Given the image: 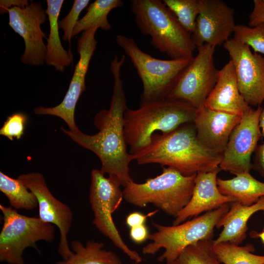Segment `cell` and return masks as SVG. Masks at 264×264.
<instances>
[{"label": "cell", "mask_w": 264, "mask_h": 264, "mask_svg": "<svg viewBox=\"0 0 264 264\" xmlns=\"http://www.w3.org/2000/svg\"><path fill=\"white\" fill-rule=\"evenodd\" d=\"M89 1V0H75L69 12L59 21V27L64 31L63 40L68 42L70 50L73 32L79 21V15L88 6Z\"/></svg>", "instance_id": "obj_30"}, {"label": "cell", "mask_w": 264, "mask_h": 264, "mask_svg": "<svg viewBox=\"0 0 264 264\" xmlns=\"http://www.w3.org/2000/svg\"><path fill=\"white\" fill-rule=\"evenodd\" d=\"M70 244L73 253L56 264H122L116 254L104 249L103 242L88 241L84 246L79 241L74 240Z\"/></svg>", "instance_id": "obj_23"}, {"label": "cell", "mask_w": 264, "mask_h": 264, "mask_svg": "<svg viewBox=\"0 0 264 264\" xmlns=\"http://www.w3.org/2000/svg\"><path fill=\"white\" fill-rule=\"evenodd\" d=\"M64 0H47L46 12L49 22V34L47 38L46 53L45 63L49 66L63 72L65 68L73 61L71 50H66L63 47L59 36V17Z\"/></svg>", "instance_id": "obj_21"}, {"label": "cell", "mask_w": 264, "mask_h": 264, "mask_svg": "<svg viewBox=\"0 0 264 264\" xmlns=\"http://www.w3.org/2000/svg\"><path fill=\"white\" fill-rule=\"evenodd\" d=\"M197 110L181 100L165 99L128 108L124 114V134L129 153L134 154L149 144L156 132L167 133L193 122Z\"/></svg>", "instance_id": "obj_3"}, {"label": "cell", "mask_w": 264, "mask_h": 264, "mask_svg": "<svg viewBox=\"0 0 264 264\" xmlns=\"http://www.w3.org/2000/svg\"><path fill=\"white\" fill-rule=\"evenodd\" d=\"M259 126L262 132V136L264 137V107L263 108L260 115Z\"/></svg>", "instance_id": "obj_38"}, {"label": "cell", "mask_w": 264, "mask_h": 264, "mask_svg": "<svg viewBox=\"0 0 264 264\" xmlns=\"http://www.w3.org/2000/svg\"><path fill=\"white\" fill-rule=\"evenodd\" d=\"M262 211L264 214V196L256 203L244 205L238 201L231 202L228 212L220 219L216 227L223 228L218 237L213 241L214 244L229 242L239 245L246 237L247 222L256 212Z\"/></svg>", "instance_id": "obj_20"}, {"label": "cell", "mask_w": 264, "mask_h": 264, "mask_svg": "<svg viewBox=\"0 0 264 264\" xmlns=\"http://www.w3.org/2000/svg\"><path fill=\"white\" fill-rule=\"evenodd\" d=\"M220 170L218 167L211 171L197 174L192 197L187 205L175 218L173 225L180 224L203 212L237 201L235 198L224 195L219 191L217 175Z\"/></svg>", "instance_id": "obj_18"}, {"label": "cell", "mask_w": 264, "mask_h": 264, "mask_svg": "<svg viewBox=\"0 0 264 264\" xmlns=\"http://www.w3.org/2000/svg\"><path fill=\"white\" fill-rule=\"evenodd\" d=\"M27 117L22 112H16L7 117L0 129V134L12 141L20 139L24 133Z\"/></svg>", "instance_id": "obj_31"}, {"label": "cell", "mask_w": 264, "mask_h": 264, "mask_svg": "<svg viewBox=\"0 0 264 264\" xmlns=\"http://www.w3.org/2000/svg\"><path fill=\"white\" fill-rule=\"evenodd\" d=\"M232 61L240 92L250 107L264 101V56L233 38L223 44Z\"/></svg>", "instance_id": "obj_14"}, {"label": "cell", "mask_w": 264, "mask_h": 264, "mask_svg": "<svg viewBox=\"0 0 264 264\" xmlns=\"http://www.w3.org/2000/svg\"><path fill=\"white\" fill-rule=\"evenodd\" d=\"M234 10L221 0H199V12L191 35L197 48L204 44L215 47L224 44L234 33Z\"/></svg>", "instance_id": "obj_16"}, {"label": "cell", "mask_w": 264, "mask_h": 264, "mask_svg": "<svg viewBox=\"0 0 264 264\" xmlns=\"http://www.w3.org/2000/svg\"><path fill=\"white\" fill-rule=\"evenodd\" d=\"M97 27H92L82 32L77 42L79 59L75 66L68 90L62 102L54 107L36 108V114L50 115L62 119L67 125L69 131L77 133L80 131L75 122L74 113L77 102L85 90V79L91 59L96 49L97 41L95 35Z\"/></svg>", "instance_id": "obj_12"}, {"label": "cell", "mask_w": 264, "mask_h": 264, "mask_svg": "<svg viewBox=\"0 0 264 264\" xmlns=\"http://www.w3.org/2000/svg\"><path fill=\"white\" fill-rule=\"evenodd\" d=\"M214 46L204 44L183 71L166 99L186 102L197 110L205 102L215 87L219 70L214 62Z\"/></svg>", "instance_id": "obj_10"}, {"label": "cell", "mask_w": 264, "mask_h": 264, "mask_svg": "<svg viewBox=\"0 0 264 264\" xmlns=\"http://www.w3.org/2000/svg\"><path fill=\"white\" fill-rule=\"evenodd\" d=\"M263 108L250 107L242 116L232 131L222 154L219 167L221 170L237 176L250 172L252 169L251 156L262 136L259 117Z\"/></svg>", "instance_id": "obj_11"}, {"label": "cell", "mask_w": 264, "mask_h": 264, "mask_svg": "<svg viewBox=\"0 0 264 264\" xmlns=\"http://www.w3.org/2000/svg\"><path fill=\"white\" fill-rule=\"evenodd\" d=\"M162 2L182 26L192 35L199 12V0H162Z\"/></svg>", "instance_id": "obj_28"}, {"label": "cell", "mask_w": 264, "mask_h": 264, "mask_svg": "<svg viewBox=\"0 0 264 264\" xmlns=\"http://www.w3.org/2000/svg\"><path fill=\"white\" fill-rule=\"evenodd\" d=\"M9 26L23 39L24 51L21 57L24 64L38 66L44 65L47 39L41 25L46 20V10L39 2H30L25 7L14 6L7 10Z\"/></svg>", "instance_id": "obj_13"}, {"label": "cell", "mask_w": 264, "mask_h": 264, "mask_svg": "<svg viewBox=\"0 0 264 264\" xmlns=\"http://www.w3.org/2000/svg\"><path fill=\"white\" fill-rule=\"evenodd\" d=\"M121 0H96L87 8L86 14L77 22L74 29L72 37L88 29L96 27L104 30L112 27L108 16L114 8L123 6Z\"/></svg>", "instance_id": "obj_24"}, {"label": "cell", "mask_w": 264, "mask_h": 264, "mask_svg": "<svg viewBox=\"0 0 264 264\" xmlns=\"http://www.w3.org/2000/svg\"><path fill=\"white\" fill-rule=\"evenodd\" d=\"M116 41L130 58L142 83L140 104L166 99L194 57L158 59L143 51L132 38L118 35Z\"/></svg>", "instance_id": "obj_6"}, {"label": "cell", "mask_w": 264, "mask_h": 264, "mask_svg": "<svg viewBox=\"0 0 264 264\" xmlns=\"http://www.w3.org/2000/svg\"><path fill=\"white\" fill-rule=\"evenodd\" d=\"M156 211L145 215L139 212H134L129 214L126 218V223L130 228L145 224L147 219L155 214Z\"/></svg>", "instance_id": "obj_35"}, {"label": "cell", "mask_w": 264, "mask_h": 264, "mask_svg": "<svg viewBox=\"0 0 264 264\" xmlns=\"http://www.w3.org/2000/svg\"><path fill=\"white\" fill-rule=\"evenodd\" d=\"M0 191L15 209L32 210L38 202L34 194L19 178H13L0 172Z\"/></svg>", "instance_id": "obj_25"}, {"label": "cell", "mask_w": 264, "mask_h": 264, "mask_svg": "<svg viewBox=\"0 0 264 264\" xmlns=\"http://www.w3.org/2000/svg\"><path fill=\"white\" fill-rule=\"evenodd\" d=\"M253 8L249 16L248 25L254 27L264 22V4L261 0H253Z\"/></svg>", "instance_id": "obj_32"}, {"label": "cell", "mask_w": 264, "mask_h": 264, "mask_svg": "<svg viewBox=\"0 0 264 264\" xmlns=\"http://www.w3.org/2000/svg\"><path fill=\"white\" fill-rule=\"evenodd\" d=\"M213 249L223 264H264V255L253 254L255 248L252 244L239 246L229 242L213 243Z\"/></svg>", "instance_id": "obj_26"}, {"label": "cell", "mask_w": 264, "mask_h": 264, "mask_svg": "<svg viewBox=\"0 0 264 264\" xmlns=\"http://www.w3.org/2000/svg\"><path fill=\"white\" fill-rule=\"evenodd\" d=\"M122 186L115 177H106L97 169L92 170L89 200L94 214L92 223L113 244L134 263L138 264L142 257L131 249L121 237L112 218L123 198Z\"/></svg>", "instance_id": "obj_9"}, {"label": "cell", "mask_w": 264, "mask_h": 264, "mask_svg": "<svg viewBox=\"0 0 264 264\" xmlns=\"http://www.w3.org/2000/svg\"><path fill=\"white\" fill-rule=\"evenodd\" d=\"M250 236L252 238H259L264 245V227L261 232H257L253 231L250 233Z\"/></svg>", "instance_id": "obj_37"}, {"label": "cell", "mask_w": 264, "mask_h": 264, "mask_svg": "<svg viewBox=\"0 0 264 264\" xmlns=\"http://www.w3.org/2000/svg\"><path fill=\"white\" fill-rule=\"evenodd\" d=\"M211 110L242 116L250 107L241 94L230 60L219 70L217 82L205 102Z\"/></svg>", "instance_id": "obj_19"}, {"label": "cell", "mask_w": 264, "mask_h": 264, "mask_svg": "<svg viewBox=\"0 0 264 264\" xmlns=\"http://www.w3.org/2000/svg\"><path fill=\"white\" fill-rule=\"evenodd\" d=\"M3 223L0 233V260L10 264H23L25 249L33 247L40 241L52 242L55 239V227L39 218L19 213L11 206L0 204Z\"/></svg>", "instance_id": "obj_8"}, {"label": "cell", "mask_w": 264, "mask_h": 264, "mask_svg": "<svg viewBox=\"0 0 264 264\" xmlns=\"http://www.w3.org/2000/svg\"><path fill=\"white\" fill-rule=\"evenodd\" d=\"M18 178L35 196L39 206V218L59 228L58 252L64 259H66L73 252L69 247L67 239L73 220L71 209L51 194L42 174L29 173L20 175Z\"/></svg>", "instance_id": "obj_15"}, {"label": "cell", "mask_w": 264, "mask_h": 264, "mask_svg": "<svg viewBox=\"0 0 264 264\" xmlns=\"http://www.w3.org/2000/svg\"><path fill=\"white\" fill-rule=\"evenodd\" d=\"M130 237L131 240L137 244H140L148 239L149 235L148 227L145 224L130 228Z\"/></svg>", "instance_id": "obj_34"}, {"label": "cell", "mask_w": 264, "mask_h": 264, "mask_svg": "<svg viewBox=\"0 0 264 264\" xmlns=\"http://www.w3.org/2000/svg\"><path fill=\"white\" fill-rule=\"evenodd\" d=\"M213 241L207 239L190 245L176 259L166 264H221L214 251Z\"/></svg>", "instance_id": "obj_27"}, {"label": "cell", "mask_w": 264, "mask_h": 264, "mask_svg": "<svg viewBox=\"0 0 264 264\" xmlns=\"http://www.w3.org/2000/svg\"><path fill=\"white\" fill-rule=\"evenodd\" d=\"M241 117L205 106L197 110L193 123L198 140L206 149L222 155L232 131Z\"/></svg>", "instance_id": "obj_17"}, {"label": "cell", "mask_w": 264, "mask_h": 264, "mask_svg": "<svg viewBox=\"0 0 264 264\" xmlns=\"http://www.w3.org/2000/svg\"><path fill=\"white\" fill-rule=\"evenodd\" d=\"M228 204L177 225L165 226L153 221L156 231L149 234L148 240L151 242L143 247L142 253L154 255L164 249L157 260L167 263L176 259L188 246L200 240L212 239L218 222L229 209Z\"/></svg>", "instance_id": "obj_7"}, {"label": "cell", "mask_w": 264, "mask_h": 264, "mask_svg": "<svg viewBox=\"0 0 264 264\" xmlns=\"http://www.w3.org/2000/svg\"><path fill=\"white\" fill-rule=\"evenodd\" d=\"M130 9L141 32L150 44L172 59L193 57L197 47L191 35L161 0H132Z\"/></svg>", "instance_id": "obj_4"}, {"label": "cell", "mask_w": 264, "mask_h": 264, "mask_svg": "<svg viewBox=\"0 0 264 264\" xmlns=\"http://www.w3.org/2000/svg\"><path fill=\"white\" fill-rule=\"evenodd\" d=\"M125 56L114 57L110 64L114 84L110 108L102 110L95 115L94 124L98 132L92 135L81 131L73 133L61 129L73 141L95 154L101 162V172L116 177L125 187L133 179L130 176L129 165L133 160L127 149L124 134V114L128 108L121 77V67Z\"/></svg>", "instance_id": "obj_1"}, {"label": "cell", "mask_w": 264, "mask_h": 264, "mask_svg": "<svg viewBox=\"0 0 264 264\" xmlns=\"http://www.w3.org/2000/svg\"><path fill=\"white\" fill-rule=\"evenodd\" d=\"M132 155L139 165L158 164L184 176L214 170L219 167L222 157L200 143L193 122L169 132L154 134L148 145Z\"/></svg>", "instance_id": "obj_2"}, {"label": "cell", "mask_w": 264, "mask_h": 264, "mask_svg": "<svg viewBox=\"0 0 264 264\" xmlns=\"http://www.w3.org/2000/svg\"><path fill=\"white\" fill-rule=\"evenodd\" d=\"M196 175L184 176L173 168L163 167L161 174L143 183L129 182L123 190V198L141 208L152 204L175 218L192 197Z\"/></svg>", "instance_id": "obj_5"}, {"label": "cell", "mask_w": 264, "mask_h": 264, "mask_svg": "<svg viewBox=\"0 0 264 264\" xmlns=\"http://www.w3.org/2000/svg\"><path fill=\"white\" fill-rule=\"evenodd\" d=\"M233 34L234 40L264 55V22L254 27L236 24Z\"/></svg>", "instance_id": "obj_29"}, {"label": "cell", "mask_w": 264, "mask_h": 264, "mask_svg": "<svg viewBox=\"0 0 264 264\" xmlns=\"http://www.w3.org/2000/svg\"><path fill=\"white\" fill-rule=\"evenodd\" d=\"M217 185L222 194L235 198L244 205H251L264 196V182L256 179L250 172L229 179L217 178Z\"/></svg>", "instance_id": "obj_22"}, {"label": "cell", "mask_w": 264, "mask_h": 264, "mask_svg": "<svg viewBox=\"0 0 264 264\" xmlns=\"http://www.w3.org/2000/svg\"><path fill=\"white\" fill-rule=\"evenodd\" d=\"M252 169L264 177V142L258 145L254 152Z\"/></svg>", "instance_id": "obj_33"}, {"label": "cell", "mask_w": 264, "mask_h": 264, "mask_svg": "<svg viewBox=\"0 0 264 264\" xmlns=\"http://www.w3.org/2000/svg\"><path fill=\"white\" fill-rule=\"evenodd\" d=\"M136 264V263H133V264Z\"/></svg>", "instance_id": "obj_39"}, {"label": "cell", "mask_w": 264, "mask_h": 264, "mask_svg": "<svg viewBox=\"0 0 264 264\" xmlns=\"http://www.w3.org/2000/svg\"><path fill=\"white\" fill-rule=\"evenodd\" d=\"M29 3L27 0H0V13L3 14L7 10L14 6L25 7Z\"/></svg>", "instance_id": "obj_36"}]
</instances>
